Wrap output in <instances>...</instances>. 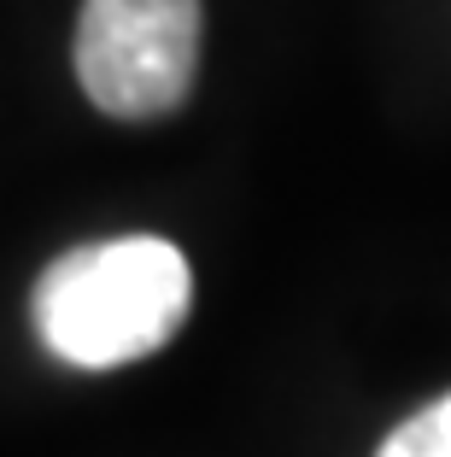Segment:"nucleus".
Here are the masks:
<instances>
[{
	"instance_id": "1",
	"label": "nucleus",
	"mask_w": 451,
	"mask_h": 457,
	"mask_svg": "<svg viewBox=\"0 0 451 457\" xmlns=\"http://www.w3.org/2000/svg\"><path fill=\"white\" fill-rule=\"evenodd\" d=\"M194 305V270L164 235H112L71 246L41 270L29 317L71 370H118L176 340Z\"/></svg>"
},
{
	"instance_id": "2",
	"label": "nucleus",
	"mask_w": 451,
	"mask_h": 457,
	"mask_svg": "<svg viewBox=\"0 0 451 457\" xmlns=\"http://www.w3.org/2000/svg\"><path fill=\"white\" fill-rule=\"evenodd\" d=\"M199 65V0H82L77 82L106 118L146 123L188 100Z\"/></svg>"
},
{
	"instance_id": "3",
	"label": "nucleus",
	"mask_w": 451,
	"mask_h": 457,
	"mask_svg": "<svg viewBox=\"0 0 451 457\" xmlns=\"http://www.w3.org/2000/svg\"><path fill=\"white\" fill-rule=\"evenodd\" d=\"M375 457H451V393L434 404H422L416 417H405L381 440Z\"/></svg>"
}]
</instances>
